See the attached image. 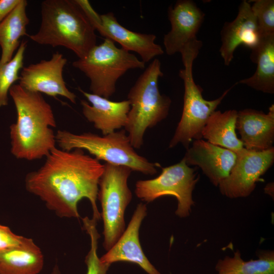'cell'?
Returning a JSON list of instances; mask_svg holds the SVG:
<instances>
[{
  "label": "cell",
  "mask_w": 274,
  "mask_h": 274,
  "mask_svg": "<svg viewBox=\"0 0 274 274\" xmlns=\"http://www.w3.org/2000/svg\"><path fill=\"white\" fill-rule=\"evenodd\" d=\"M46 158L39 169L26 175V190L60 217L78 218V203L87 198L91 204L92 218L99 220L96 200L104 164L80 149L66 151L55 147Z\"/></svg>",
  "instance_id": "6da1fadb"
},
{
  "label": "cell",
  "mask_w": 274,
  "mask_h": 274,
  "mask_svg": "<svg viewBox=\"0 0 274 274\" xmlns=\"http://www.w3.org/2000/svg\"><path fill=\"white\" fill-rule=\"evenodd\" d=\"M9 93L17 113L10 126L11 151L17 159L29 161L46 157L56 147L53 128L56 127L50 105L42 94L14 84Z\"/></svg>",
  "instance_id": "7a4b0ae2"
},
{
  "label": "cell",
  "mask_w": 274,
  "mask_h": 274,
  "mask_svg": "<svg viewBox=\"0 0 274 274\" xmlns=\"http://www.w3.org/2000/svg\"><path fill=\"white\" fill-rule=\"evenodd\" d=\"M38 32L29 36L33 42L52 47L61 46L81 59L96 45L95 29L75 0H45L41 6Z\"/></svg>",
  "instance_id": "3957f363"
},
{
  "label": "cell",
  "mask_w": 274,
  "mask_h": 274,
  "mask_svg": "<svg viewBox=\"0 0 274 274\" xmlns=\"http://www.w3.org/2000/svg\"><path fill=\"white\" fill-rule=\"evenodd\" d=\"M163 74L161 62L154 59L140 76L129 90L127 99L130 104L124 130L131 145L140 149L146 130L156 126L167 116L170 98L160 93L158 80Z\"/></svg>",
  "instance_id": "277c9868"
},
{
  "label": "cell",
  "mask_w": 274,
  "mask_h": 274,
  "mask_svg": "<svg viewBox=\"0 0 274 274\" xmlns=\"http://www.w3.org/2000/svg\"><path fill=\"white\" fill-rule=\"evenodd\" d=\"M202 46L196 41L185 47L180 52L184 68L179 76L184 85V104L181 119L169 143L172 148L182 144L187 149L193 140L202 138L201 132L208 119L234 86L227 89L218 98L208 100L202 95V89L195 83L192 73L193 64Z\"/></svg>",
  "instance_id": "5b68a950"
},
{
  "label": "cell",
  "mask_w": 274,
  "mask_h": 274,
  "mask_svg": "<svg viewBox=\"0 0 274 274\" xmlns=\"http://www.w3.org/2000/svg\"><path fill=\"white\" fill-rule=\"evenodd\" d=\"M55 138L56 144L63 150H86L99 161L126 166L132 171L145 175H153L157 173V167L161 166L137 153L124 129L102 136L91 132L75 134L58 130Z\"/></svg>",
  "instance_id": "8992f818"
},
{
  "label": "cell",
  "mask_w": 274,
  "mask_h": 274,
  "mask_svg": "<svg viewBox=\"0 0 274 274\" xmlns=\"http://www.w3.org/2000/svg\"><path fill=\"white\" fill-rule=\"evenodd\" d=\"M145 64L133 54L117 47L109 38L72 63L90 80L91 93L107 99L114 94L117 80L128 70L143 69Z\"/></svg>",
  "instance_id": "52a82bcc"
},
{
  "label": "cell",
  "mask_w": 274,
  "mask_h": 274,
  "mask_svg": "<svg viewBox=\"0 0 274 274\" xmlns=\"http://www.w3.org/2000/svg\"><path fill=\"white\" fill-rule=\"evenodd\" d=\"M132 171L126 166L104 164L98 184L97 198L102 209L103 246L106 251L112 248L125 229L124 214L132 199L127 181Z\"/></svg>",
  "instance_id": "ba28073f"
},
{
  "label": "cell",
  "mask_w": 274,
  "mask_h": 274,
  "mask_svg": "<svg viewBox=\"0 0 274 274\" xmlns=\"http://www.w3.org/2000/svg\"><path fill=\"white\" fill-rule=\"evenodd\" d=\"M196 168L189 167L182 159L178 163L162 168L161 174L154 179L138 181L135 195L147 202L163 196H174L178 201L176 215L186 217L194 203L192 192L199 179Z\"/></svg>",
  "instance_id": "9c48e42d"
},
{
  "label": "cell",
  "mask_w": 274,
  "mask_h": 274,
  "mask_svg": "<svg viewBox=\"0 0 274 274\" xmlns=\"http://www.w3.org/2000/svg\"><path fill=\"white\" fill-rule=\"evenodd\" d=\"M236 154L235 163L228 176L218 185L221 193L230 198L249 196L260 177L274 162L273 147L263 151L244 148Z\"/></svg>",
  "instance_id": "30bf717a"
},
{
  "label": "cell",
  "mask_w": 274,
  "mask_h": 274,
  "mask_svg": "<svg viewBox=\"0 0 274 274\" xmlns=\"http://www.w3.org/2000/svg\"><path fill=\"white\" fill-rule=\"evenodd\" d=\"M67 59L59 52L49 60L24 66L19 76V85L24 89L50 96H61L72 102H76V95L67 87L63 77Z\"/></svg>",
  "instance_id": "8fae6325"
},
{
  "label": "cell",
  "mask_w": 274,
  "mask_h": 274,
  "mask_svg": "<svg viewBox=\"0 0 274 274\" xmlns=\"http://www.w3.org/2000/svg\"><path fill=\"white\" fill-rule=\"evenodd\" d=\"M205 14L191 0L178 1L168 10L170 30L163 38L166 53H180L190 42L196 39Z\"/></svg>",
  "instance_id": "7c38bea8"
},
{
  "label": "cell",
  "mask_w": 274,
  "mask_h": 274,
  "mask_svg": "<svg viewBox=\"0 0 274 274\" xmlns=\"http://www.w3.org/2000/svg\"><path fill=\"white\" fill-rule=\"evenodd\" d=\"M146 215V205L140 203L120 238L100 258L102 262L111 265L118 261L129 262L138 264L148 274H160L144 253L140 243L139 229Z\"/></svg>",
  "instance_id": "4fadbf2b"
},
{
  "label": "cell",
  "mask_w": 274,
  "mask_h": 274,
  "mask_svg": "<svg viewBox=\"0 0 274 274\" xmlns=\"http://www.w3.org/2000/svg\"><path fill=\"white\" fill-rule=\"evenodd\" d=\"M251 5L249 2L243 1L238 7L236 18L231 22H225L222 27L219 52L226 65L230 64L239 45H244L252 50L262 38Z\"/></svg>",
  "instance_id": "5bb4252c"
},
{
  "label": "cell",
  "mask_w": 274,
  "mask_h": 274,
  "mask_svg": "<svg viewBox=\"0 0 274 274\" xmlns=\"http://www.w3.org/2000/svg\"><path fill=\"white\" fill-rule=\"evenodd\" d=\"M236 158L234 152L202 140L193 141L183 159L188 165L199 166L215 186L227 178Z\"/></svg>",
  "instance_id": "9a60e30c"
},
{
  "label": "cell",
  "mask_w": 274,
  "mask_h": 274,
  "mask_svg": "<svg viewBox=\"0 0 274 274\" xmlns=\"http://www.w3.org/2000/svg\"><path fill=\"white\" fill-rule=\"evenodd\" d=\"M78 89L90 102L81 100L82 113L85 118L93 123L94 127L102 135L113 133L125 126L130 108L129 101H114L109 99Z\"/></svg>",
  "instance_id": "2e32d148"
},
{
  "label": "cell",
  "mask_w": 274,
  "mask_h": 274,
  "mask_svg": "<svg viewBox=\"0 0 274 274\" xmlns=\"http://www.w3.org/2000/svg\"><path fill=\"white\" fill-rule=\"evenodd\" d=\"M100 18L102 25L97 31L100 35L119 43L121 48L129 52H136L145 63L164 53L161 46L155 42V35L139 33L127 29L119 23L112 12L100 15Z\"/></svg>",
  "instance_id": "e0dca14e"
},
{
  "label": "cell",
  "mask_w": 274,
  "mask_h": 274,
  "mask_svg": "<svg viewBox=\"0 0 274 274\" xmlns=\"http://www.w3.org/2000/svg\"><path fill=\"white\" fill-rule=\"evenodd\" d=\"M236 129L246 149L263 151L273 147V105L269 107L267 114L251 109L237 112Z\"/></svg>",
  "instance_id": "ac0fdd59"
},
{
  "label": "cell",
  "mask_w": 274,
  "mask_h": 274,
  "mask_svg": "<svg viewBox=\"0 0 274 274\" xmlns=\"http://www.w3.org/2000/svg\"><path fill=\"white\" fill-rule=\"evenodd\" d=\"M44 266V256L31 238L0 252V274H38Z\"/></svg>",
  "instance_id": "d6986e66"
},
{
  "label": "cell",
  "mask_w": 274,
  "mask_h": 274,
  "mask_svg": "<svg viewBox=\"0 0 274 274\" xmlns=\"http://www.w3.org/2000/svg\"><path fill=\"white\" fill-rule=\"evenodd\" d=\"M251 61L257 64L254 74L239 83L264 93H274V35L262 37L251 50Z\"/></svg>",
  "instance_id": "ffe728a7"
},
{
  "label": "cell",
  "mask_w": 274,
  "mask_h": 274,
  "mask_svg": "<svg viewBox=\"0 0 274 274\" xmlns=\"http://www.w3.org/2000/svg\"><path fill=\"white\" fill-rule=\"evenodd\" d=\"M237 116L235 110L224 112L215 111L202 129V138L211 144L237 153L244 148L235 132Z\"/></svg>",
  "instance_id": "44dd1931"
},
{
  "label": "cell",
  "mask_w": 274,
  "mask_h": 274,
  "mask_svg": "<svg viewBox=\"0 0 274 274\" xmlns=\"http://www.w3.org/2000/svg\"><path fill=\"white\" fill-rule=\"evenodd\" d=\"M27 2L21 0L15 8L0 23V63L10 61L20 44V39L27 36L29 23L26 13Z\"/></svg>",
  "instance_id": "7402d4cb"
},
{
  "label": "cell",
  "mask_w": 274,
  "mask_h": 274,
  "mask_svg": "<svg viewBox=\"0 0 274 274\" xmlns=\"http://www.w3.org/2000/svg\"><path fill=\"white\" fill-rule=\"evenodd\" d=\"M257 260L244 261L239 251L231 258L219 260L216 269L218 274H274V252L260 251Z\"/></svg>",
  "instance_id": "603a6c76"
},
{
  "label": "cell",
  "mask_w": 274,
  "mask_h": 274,
  "mask_svg": "<svg viewBox=\"0 0 274 274\" xmlns=\"http://www.w3.org/2000/svg\"><path fill=\"white\" fill-rule=\"evenodd\" d=\"M26 47L27 42L22 41L12 59L7 63H0V107L8 105L9 90L19 79Z\"/></svg>",
  "instance_id": "cb8c5ba5"
},
{
  "label": "cell",
  "mask_w": 274,
  "mask_h": 274,
  "mask_svg": "<svg viewBox=\"0 0 274 274\" xmlns=\"http://www.w3.org/2000/svg\"><path fill=\"white\" fill-rule=\"evenodd\" d=\"M83 227L90 238V249L86 258V274H107L110 264L103 263L97 255L98 241L100 235L96 228L97 221L87 217L82 219ZM51 274H61L57 265H55Z\"/></svg>",
  "instance_id": "d4e9b609"
},
{
  "label": "cell",
  "mask_w": 274,
  "mask_h": 274,
  "mask_svg": "<svg viewBox=\"0 0 274 274\" xmlns=\"http://www.w3.org/2000/svg\"><path fill=\"white\" fill-rule=\"evenodd\" d=\"M251 5L261 37L274 35V1L256 0Z\"/></svg>",
  "instance_id": "484cf974"
},
{
  "label": "cell",
  "mask_w": 274,
  "mask_h": 274,
  "mask_svg": "<svg viewBox=\"0 0 274 274\" xmlns=\"http://www.w3.org/2000/svg\"><path fill=\"white\" fill-rule=\"evenodd\" d=\"M25 238L13 233L8 226L0 224V252L21 245Z\"/></svg>",
  "instance_id": "4316f807"
},
{
  "label": "cell",
  "mask_w": 274,
  "mask_h": 274,
  "mask_svg": "<svg viewBox=\"0 0 274 274\" xmlns=\"http://www.w3.org/2000/svg\"><path fill=\"white\" fill-rule=\"evenodd\" d=\"M75 2L82 10L95 30L98 31L102 25L100 15L93 9L88 1L75 0Z\"/></svg>",
  "instance_id": "83f0119b"
},
{
  "label": "cell",
  "mask_w": 274,
  "mask_h": 274,
  "mask_svg": "<svg viewBox=\"0 0 274 274\" xmlns=\"http://www.w3.org/2000/svg\"><path fill=\"white\" fill-rule=\"evenodd\" d=\"M21 0H0V23L15 8Z\"/></svg>",
  "instance_id": "f1b7e54d"
}]
</instances>
